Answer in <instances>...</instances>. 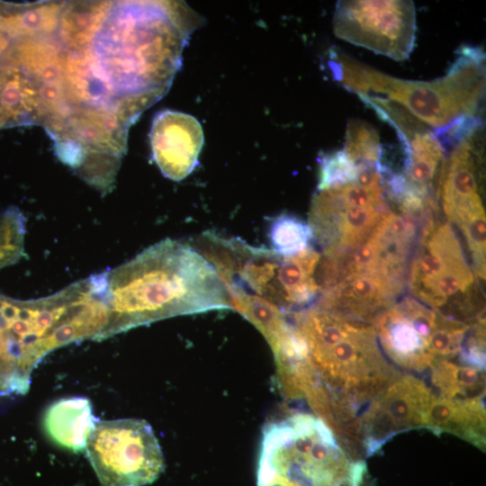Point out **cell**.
<instances>
[{
  "instance_id": "1",
  "label": "cell",
  "mask_w": 486,
  "mask_h": 486,
  "mask_svg": "<svg viewBox=\"0 0 486 486\" xmlns=\"http://www.w3.org/2000/svg\"><path fill=\"white\" fill-rule=\"evenodd\" d=\"M169 6L109 2L88 41L73 49L130 120L164 94L178 68L184 31Z\"/></svg>"
},
{
  "instance_id": "2",
  "label": "cell",
  "mask_w": 486,
  "mask_h": 486,
  "mask_svg": "<svg viewBox=\"0 0 486 486\" xmlns=\"http://www.w3.org/2000/svg\"><path fill=\"white\" fill-rule=\"evenodd\" d=\"M100 275L107 310L102 340L166 318L232 309L215 267L179 240L166 238Z\"/></svg>"
},
{
  "instance_id": "3",
  "label": "cell",
  "mask_w": 486,
  "mask_h": 486,
  "mask_svg": "<svg viewBox=\"0 0 486 486\" xmlns=\"http://www.w3.org/2000/svg\"><path fill=\"white\" fill-rule=\"evenodd\" d=\"M315 384L311 400H327L337 435L354 427L399 374L382 353L372 324L318 306L292 313Z\"/></svg>"
},
{
  "instance_id": "4",
  "label": "cell",
  "mask_w": 486,
  "mask_h": 486,
  "mask_svg": "<svg viewBox=\"0 0 486 486\" xmlns=\"http://www.w3.org/2000/svg\"><path fill=\"white\" fill-rule=\"evenodd\" d=\"M446 75L432 81L406 80L386 75L346 53L331 50L333 77L358 96L391 100L434 130L454 122L480 117L485 93V54L481 47L463 46Z\"/></svg>"
},
{
  "instance_id": "5",
  "label": "cell",
  "mask_w": 486,
  "mask_h": 486,
  "mask_svg": "<svg viewBox=\"0 0 486 486\" xmlns=\"http://www.w3.org/2000/svg\"><path fill=\"white\" fill-rule=\"evenodd\" d=\"M257 473L292 486H371L364 460L353 461L319 417L293 413L264 428Z\"/></svg>"
},
{
  "instance_id": "6",
  "label": "cell",
  "mask_w": 486,
  "mask_h": 486,
  "mask_svg": "<svg viewBox=\"0 0 486 486\" xmlns=\"http://www.w3.org/2000/svg\"><path fill=\"white\" fill-rule=\"evenodd\" d=\"M408 283L413 298L445 317L468 324L484 320L472 298L474 274L449 222H428L410 261Z\"/></svg>"
},
{
  "instance_id": "7",
  "label": "cell",
  "mask_w": 486,
  "mask_h": 486,
  "mask_svg": "<svg viewBox=\"0 0 486 486\" xmlns=\"http://www.w3.org/2000/svg\"><path fill=\"white\" fill-rule=\"evenodd\" d=\"M86 452L102 486H144L165 468L158 438L143 419L97 421Z\"/></svg>"
},
{
  "instance_id": "8",
  "label": "cell",
  "mask_w": 486,
  "mask_h": 486,
  "mask_svg": "<svg viewBox=\"0 0 486 486\" xmlns=\"http://www.w3.org/2000/svg\"><path fill=\"white\" fill-rule=\"evenodd\" d=\"M385 185L357 183L317 190L309 225L325 257L346 255L364 242L391 209Z\"/></svg>"
},
{
  "instance_id": "9",
  "label": "cell",
  "mask_w": 486,
  "mask_h": 486,
  "mask_svg": "<svg viewBox=\"0 0 486 486\" xmlns=\"http://www.w3.org/2000/svg\"><path fill=\"white\" fill-rule=\"evenodd\" d=\"M54 345V321L42 298L0 295V397L25 394L32 374Z\"/></svg>"
},
{
  "instance_id": "10",
  "label": "cell",
  "mask_w": 486,
  "mask_h": 486,
  "mask_svg": "<svg viewBox=\"0 0 486 486\" xmlns=\"http://www.w3.org/2000/svg\"><path fill=\"white\" fill-rule=\"evenodd\" d=\"M332 23L338 38L397 61L407 59L415 45L412 1H338Z\"/></svg>"
},
{
  "instance_id": "11",
  "label": "cell",
  "mask_w": 486,
  "mask_h": 486,
  "mask_svg": "<svg viewBox=\"0 0 486 486\" xmlns=\"http://www.w3.org/2000/svg\"><path fill=\"white\" fill-rule=\"evenodd\" d=\"M482 126L446 149L437 197L449 220L461 230L475 273H485V212L479 193L476 162Z\"/></svg>"
},
{
  "instance_id": "12",
  "label": "cell",
  "mask_w": 486,
  "mask_h": 486,
  "mask_svg": "<svg viewBox=\"0 0 486 486\" xmlns=\"http://www.w3.org/2000/svg\"><path fill=\"white\" fill-rule=\"evenodd\" d=\"M432 389L412 374H399L373 400L357 423L362 458L372 456L399 433L424 428Z\"/></svg>"
},
{
  "instance_id": "13",
  "label": "cell",
  "mask_w": 486,
  "mask_h": 486,
  "mask_svg": "<svg viewBox=\"0 0 486 486\" xmlns=\"http://www.w3.org/2000/svg\"><path fill=\"white\" fill-rule=\"evenodd\" d=\"M359 98L397 131L405 154L400 174L407 184L427 202L436 203L446 152L433 130L391 100L375 96Z\"/></svg>"
},
{
  "instance_id": "14",
  "label": "cell",
  "mask_w": 486,
  "mask_h": 486,
  "mask_svg": "<svg viewBox=\"0 0 486 486\" xmlns=\"http://www.w3.org/2000/svg\"><path fill=\"white\" fill-rule=\"evenodd\" d=\"M439 313L417 299L396 301L372 323L384 356L412 372L430 369L435 363L430 346Z\"/></svg>"
},
{
  "instance_id": "15",
  "label": "cell",
  "mask_w": 486,
  "mask_h": 486,
  "mask_svg": "<svg viewBox=\"0 0 486 486\" xmlns=\"http://www.w3.org/2000/svg\"><path fill=\"white\" fill-rule=\"evenodd\" d=\"M407 272L376 266L343 274L325 286L316 306L372 324L402 292Z\"/></svg>"
},
{
  "instance_id": "16",
  "label": "cell",
  "mask_w": 486,
  "mask_h": 486,
  "mask_svg": "<svg viewBox=\"0 0 486 486\" xmlns=\"http://www.w3.org/2000/svg\"><path fill=\"white\" fill-rule=\"evenodd\" d=\"M149 139L154 160L164 176L181 181L197 166L203 132L192 115L160 112L153 120Z\"/></svg>"
},
{
  "instance_id": "17",
  "label": "cell",
  "mask_w": 486,
  "mask_h": 486,
  "mask_svg": "<svg viewBox=\"0 0 486 486\" xmlns=\"http://www.w3.org/2000/svg\"><path fill=\"white\" fill-rule=\"evenodd\" d=\"M42 122L40 85L20 65L3 57L0 58V130L42 125Z\"/></svg>"
},
{
  "instance_id": "18",
  "label": "cell",
  "mask_w": 486,
  "mask_h": 486,
  "mask_svg": "<svg viewBox=\"0 0 486 486\" xmlns=\"http://www.w3.org/2000/svg\"><path fill=\"white\" fill-rule=\"evenodd\" d=\"M484 398L457 399L435 396L427 410L424 428L439 435L457 436L485 447Z\"/></svg>"
},
{
  "instance_id": "19",
  "label": "cell",
  "mask_w": 486,
  "mask_h": 486,
  "mask_svg": "<svg viewBox=\"0 0 486 486\" xmlns=\"http://www.w3.org/2000/svg\"><path fill=\"white\" fill-rule=\"evenodd\" d=\"M97 421L91 401L73 396L52 402L44 412L42 427L55 445L79 453L86 450V440Z\"/></svg>"
},
{
  "instance_id": "20",
  "label": "cell",
  "mask_w": 486,
  "mask_h": 486,
  "mask_svg": "<svg viewBox=\"0 0 486 486\" xmlns=\"http://www.w3.org/2000/svg\"><path fill=\"white\" fill-rule=\"evenodd\" d=\"M431 370V383L435 396L445 398H485L484 369L452 359L436 360Z\"/></svg>"
},
{
  "instance_id": "21",
  "label": "cell",
  "mask_w": 486,
  "mask_h": 486,
  "mask_svg": "<svg viewBox=\"0 0 486 486\" xmlns=\"http://www.w3.org/2000/svg\"><path fill=\"white\" fill-rule=\"evenodd\" d=\"M343 151L359 168L382 169V148L376 130L362 120L348 121Z\"/></svg>"
},
{
  "instance_id": "22",
  "label": "cell",
  "mask_w": 486,
  "mask_h": 486,
  "mask_svg": "<svg viewBox=\"0 0 486 486\" xmlns=\"http://www.w3.org/2000/svg\"><path fill=\"white\" fill-rule=\"evenodd\" d=\"M269 238L272 250L282 256H292L310 247L313 233L309 223L284 213L272 220Z\"/></svg>"
},
{
  "instance_id": "23",
  "label": "cell",
  "mask_w": 486,
  "mask_h": 486,
  "mask_svg": "<svg viewBox=\"0 0 486 486\" xmlns=\"http://www.w3.org/2000/svg\"><path fill=\"white\" fill-rule=\"evenodd\" d=\"M25 220L16 208L0 211V268L23 255Z\"/></svg>"
},
{
  "instance_id": "24",
  "label": "cell",
  "mask_w": 486,
  "mask_h": 486,
  "mask_svg": "<svg viewBox=\"0 0 486 486\" xmlns=\"http://www.w3.org/2000/svg\"><path fill=\"white\" fill-rule=\"evenodd\" d=\"M358 168L341 150L325 154L320 159V172L317 190L343 185L356 182Z\"/></svg>"
},
{
  "instance_id": "25",
  "label": "cell",
  "mask_w": 486,
  "mask_h": 486,
  "mask_svg": "<svg viewBox=\"0 0 486 486\" xmlns=\"http://www.w3.org/2000/svg\"><path fill=\"white\" fill-rule=\"evenodd\" d=\"M12 40L0 28V58H2L8 51Z\"/></svg>"
}]
</instances>
